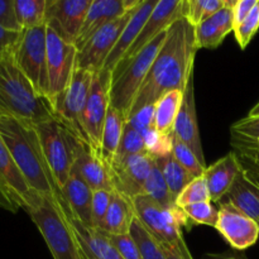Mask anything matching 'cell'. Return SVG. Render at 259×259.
<instances>
[{
    "label": "cell",
    "mask_w": 259,
    "mask_h": 259,
    "mask_svg": "<svg viewBox=\"0 0 259 259\" xmlns=\"http://www.w3.org/2000/svg\"><path fill=\"white\" fill-rule=\"evenodd\" d=\"M197 51L195 27L187 19L180 18L167 29L166 40L152 63L129 116L144 106L154 105L169 91H185L194 73Z\"/></svg>",
    "instance_id": "cell-1"
},
{
    "label": "cell",
    "mask_w": 259,
    "mask_h": 259,
    "mask_svg": "<svg viewBox=\"0 0 259 259\" xmlns=\"http://www.w3.org/2000/svg\"><path fill=\"white\" fill-rule=\"evenodd\" d=\"M34 125L10 116H0V137L29 189L37 194L62 200L61 190L46 161Z\"/></svg>",
    "instance_id": "cell-2"
},
{
    "label": "cell",
    "mask_w": 259,
    "mask_h": 259,
    "mask_svg": "<svg viewBox=\"0 0 259 259\" xmlns=\"http://www.w3.org/2000/svg\"><path fill=\"white\" fill-rule=\"evenodd\" d=\"M61 201L58 197L32 191L24 210L42 234L53 259H85Z\"/></svg>",
    "instance_id": "cell-3"
},
{
    "label": "cell",
    "mask_w": 259,
    "mask_h": 259,
    "mask_svg": "<svg viewBox=\"0 0 259 259\" xmlns=\"http://www.w3.org/2000/svg\"><path fill=\"white\" fill-rule=\"evenodd\" d=\"M0 116L38 124L55 116L48 101L19 70L14 56L0 61Z\"/></svg>",
    "instance_id": "cell-4"
},
{
    "label": "cell",
    "mask_w": 259,
    "mask_h": 259,
    "mask_svg": "<svg viewBox=\"0 0 259 259\" xmlns=\"http://www.w3.org/2000/svg\"><path fill=\"white\" fill-rule=\"evenodd\" d=\"M166 37L167 30L154 38L131 61L118 63L111 72L110 106L120 111L126 119Z\"/></svg>",
    "instance_id": "cell-5"
},
{
    "label": "cell",
    "mask_w": 259,
    "mask_h": 259,
    "mask_svg": "<svg viewBox=\"0 0 259 259\" xmlns=\"http://www.w3.org/2000/svg\"><path fill=\"white\" fill-rule=\"evenodd\" d=\"M40 146L46 161L50 166L56 184L62 189L75 166L81 146V141L65 123L56 116L35 124Z\"/></svg>",
    "instance_id": "cell-6"
},
{
    "label": "cell",
    "mask_w": 259,
    "mask_h": 259,
    "mask_svg": "<svg viewBox=\"0 0 259 259\" xmlns=\"http://www.w3.org/2000/svg\"><path fill=\"white\" fill-rule=\"evenodd\" d=\"M134 212L143 227L161 243L180 245L185 243L182 229L189 228V218L179 206L167 207L151 197L139 195L132 199Z\"/></svg>",
    "instance_id": "cell-7"
},
{
    "label": "cell",
    "mask_w": 259,
    "mask_h": 259,
    "mask_svg": "<svg viewBox=\"0 0 259 259\" xmlns=\"http://www.w3.org/2000/svg\"><path fill=\"white\" fill-rule=\"evenodd\" d=\"M47 25L24 29L14 53V61L19 70L29 80L38 95L47 96ZM47 100V99H46Z\"/></svg>",
    "instance_id": "cell-8"
},
{
    "label": "cell",
    "mask_w": 259,
    "mask_h": 259,
    "mask_svg": "<svg viewBox=\"0 0 259 259\" xmlns=\"http://www.w3.org/2000/svg\"><path fill=\"white\" fill-rule=\"evenodd\" d=\"M77 50L73 45L66 42L52 28L47 27V99L51 108L58 98L65 93L76 68ZM53 111V110H52Z\"/></svg>",
    "instance_id": "cell-9"
},
{
    "label": "cell",
    "mask_w": 259,
    "mask_h": 259,
    "mask_svg": "<svg viewBox=\"0 0 259 259\" xmlns=\"http://www.w3.org/2000/svg\"><path fill=\"white\" fill-rule=\"evenodd\" d=\"M111 72L101 70L94 75L86 105L81 116V126L86 143L99 153L104 124L110 108Z\"/></svg>",
    "instance_id": "cell-10"
},
{
    "label": "cell",
    "mask_w": 259,
    "mask_h": 259,
    "mask_svg": "<svg viewBox=\"0 0 259 259\" xmlns=\"http://www.w3.org/2000/svg\"><path fill=\"white\" fill-rule=\"evenodd\" d=\"M94 75L86 70L75 68L72 78L65 93L53 104L52 110L56 118L65 123L81 141L86 143L81 126V116L86 105Z\"/></svg>",
    "instance_id": "cell-11"
},
{
    "label": "cell",
    "mask_w": 259,
    "mask_h": 259,
    "mask_svg": "<svg viewBox=\"0 0 259 259\" xmlns=\"http://www.w3.org/2000/svg\"><path fill=\"white\" fill-rule=\"evenodd\" d=\"M134 9L129 10L120 18L104 25L88 40V43L77 52L76 68L86 70L93 75H96L103 70L109 55L115 47L125 25L128 24Z\"/></svg>",
    "instance_id": "cell-12"
},
{
    "label": "cell",
    "mask_w": 259,
    "mask_h": 259,
    "mask_svg": "<svg viewBox=\"0 0 259 259\" xmlns=\"http://www.w3.org/2000/svg\"><path fill=\"white\" fill-rule=\"evenodd\" d=\"M93 0H48L46 25L66 42L75 45Z\"/></svg>",
    "instance_id": "cell-13"
},
{
    "label": "cell",
    "mask_w": 259,
    "mask_h": 259,
    "mask_svg": "<svg viewBox=\"0 0 259 259\" xmlns=\"http://www.w3.org/2000/svg\"><path fill=\"white\" fill-rule=\"evenodd\" d=\"M215 229L237 250L252 247L259 238L258 223L228 201L219 204V220Z\"/></svg>",
    "instance_id": "cell-14"
},
{
    "label": "cell",
    "mask_w": 259,
    "mask_h": 259,
    "mask_svg": "<svg viewBox=\"0 0 259 259\" xmlns=\"http://www.w3.org/2000/svg\"><path fill=\"white\" fill-rule=\"evenodd\" d=\"M184 2L185 0H159L151 17L142 28L136 42L129 48L120 62H128L136 57L154 38L166 32L180 18H184Z\"/></svg>",
    "instance_id": "cell-15"
},
{
    "label": "cell",
    "mask_w": 259,
    "mask_h": 259,
    "mask_svg": "<svg viewBox=\"0 0 259 259\" xmlns=\"http://www.w3.org/2000/svg\"><path fill=\"white\" fill-rule=\"evenodd\" d=\"M154 166V158L148 153L128 157L121 163L111 167L114 190L128 199H134L143 192L144 184Z\"/></svg>",
    "instance_id": "cell-16"
},
{
    "label": "cell",
    "mask_w": 259,
    "mask_h": 259,
    "mask_svg": "<svg viewBox=\"0 0 259 259\" xmlns=\"http://www.w3.org/2000/svg\"><path fill=\"white\" fill-rule=\"evenodd\" d=\"M141 2L142 0H93L82 29L73 45L77 52L100 28L137 8Z\"/></svg>",
    "instance_id": "cell-17"
},
{
    "label": "cell",
    "mask_w": 259,
    "mask_h": 259,
    "mask_svg": "<svg viewBox=\"0 0 259 259\" xmlns=\"http://www.w3.org/2000/svg\"><path fill=\"white\" fill-rule=\"evenodd\" d=\"M174 136L177 137L180 141L184 142L186 146H189L194 151V153L196 154L197 158L200 159V162L205 164L204 149H202L199 125H197L194 73L190 77L186 89L184 91V101H182L181 109H180L176 123H175Z\"/></svg>",
    "instance_id": "cell-18"
},
{
    "label": "cell",
    "mask_w": 259,
    "mask_h": 259,
    "mask_svg": "<svg viewBox=\"0 0 259 259\" xmlns=\"http://www.w3.org/2000/svg\"><path fill=\"white\" fill-rule=\"evenodd\" d=\"M237 0H225V5L214 15L195 27L197 50H214L223 43L230 32H234V8Z\"/></svg>",
    "instance_id": "cell-19"
},
{
    "label": "cell",
    "mask_w": 259,
    "mask_h": 259,
    "mask_svg": "<svg viewBox=\"0 0 259 259\" xmlns=\"http://www.w3.org/2000/svg\"><path fill=\"white\" fill-rule=\"evenodd\" d=\"M61 204L63 209L67 210L83 225L91 228V205L94 191L75 168H72L70 177L61 189Z\"/></svg>",
    "instance_id": "cell-20"
},
{
    "label": "cell",
    "mask_w": 259,
    "mask_h": 259,
    "mask_svg": "<svg viewBox=\"0 0 259 259\" xmlns=\"http://www.w3.org/2000/svg\"><path fill=\"white\" fill-rule=\"evenodd\" d=\"M0 190L17 209L18 207L25 209L32 192L2 137H0Z\"/></svg>",
    "instance_id": "cell-21"
},
{
    "label": "cell",
    "mask_w": 259,
    "mask_h": 259,
    "mask_svg": "<svg viewBox=\"0 0 259 259\" xmlns=\"http://www.w3.org/2000/svg\"><path fill=\"white\" fill-rule=\"evenodd\" d=\"M70 224L72 225L73 232L77 237L80 243L81 250H82L83 258L85 259H124L119 253L118 248L111 242L108 233L101 229L89 228L73 218L67 210Z\"/></svg>",
    "instance_id": "cell-22"
},
{
    "label": "cell",
    "mask_w": 259,
    "mask_h": 259,
    "mask_svg": "<svg viewBox=\"0 0 259 259\" xmlns=\"http://www.w3.org/2000/svg\"><path fill=\"white\" fill-rule=\"evenodd\" d=\"M158 2L159 0H142L141 4L134 9L128 24L125 25L120 38H119V40L116 42L115 47H114V50L111 51V53L109 55L103 70L113 72L114 68L116 67V65L123 60V57L125 56V53L128 52L129 48H131L132 46H133V43L136 42L139 33H141L142 28L146 24L148 18L151 17L152 12L154 10L156 5L158 4Z\"/></svg>",
    "instance_id": "cell-23"
},
{
    "label": "cell",
    "mask_w": 259,
    "mask_h": 259,
    "mask_svg": "<svg viewBox=\"0 0 259 259\" xmlns=\"http://www.w3.org/2000/svg\"><path fill=\"white\" fill-rule=\"evenodd\" d=\"M242 168L240 159L235 152H230L214 164L206 167L204 179L209 187L211 202H219L227 196Z\"/></svg>",
    "instance_id": "cell-24"
},
{
    "label": "cell",
    "mask_w": 259,
    "mask_h": 259,
    "mask_svg": "<svg viewBox=\"0 0 259 259\" xmlns=\"http://www.w3.org/2000/svg\"><path fill=\"white\" fill-rule=\"evenodd\" d=\"M73 168L80 174L93 191L114 190L111 168L103 161L100 154L88 143H82Z\"/></svg>",
    "instance_id": "cell-25"
},
{
    "label": "cell",
    "mask_w": 259,
    "mask_h": 259,
    "mask_svg": "<svg viewBox=\"0 0 259 259\" xmlns=\"http://www.w3.org/2000/svg\"><path fill=\"white\" fill-rule=\"evenodd\" d=\"M227 197L229 204L259 224V181L247 169L242 168Z\"/></svg>",
    "instance_id": "cell-26"
},
{
    "label": "cell",
    "mask_w": 259,
    "mask_h": 259,
    "mask_svg": "<svg viewBox=\"0 0 259 259\" xmlns=\"http://www.w3.org/2000/svg\"><path fill=\"white\" fill-rule=\"evenodd\" d=\"M134 218L136 212L132 200L114 190L101 230L110 235L129 234Z\"/></svg>",
    "instance_id": "cell-27"
},
{
    "label": "cell",
    "mask_w": 259,
    "mask_h": 259,
    "mask_svg": "<svg viewBox=\"0 0 259 259\" xmlns=\"http://www.w3.org/2000/svg\"><path fill=\"white\" fill-rule=\"evenodd\" d=\"M125 124V116L120 111L110 106L108 115H106L105 124H104L100 149H99V154L103 158V161L106 162L110 167L113 166L114 159H115L116 153H118Z\"/></svg>",
    "instance_id": "cell-28"
},
{
    "label": "cell",
    "mask_w": 259,
    "mask_h": 259,
    "mask_svg": "<svg viewBox=\"0 0 259 259\" xmlns=\"http://www.w3.org/2000/svg\"><path fill=\"white\" fill-rule=\"evenodd\" d=\"M184 101V91L174 90L164 94L156 104L154 126L162 134L174 133L175 123Z\"/></svg>",
    "instance_id": "cell-29"
},
{
    "label": "cell",
    "mask_w": 259,
    "mask_h": 259,
    "mask_svg": "<svg viewBox=\"0 0 259 259\" xmlns=\"http://www.w3.org/2000/svg\"><path fill=\"white\" fill-rule=\"evenodd\" d=\"M158 166L161 167L162 174H163L164 180L167 182V186H168L169 192H171V196L174 199L175 204H176V200L179 197V195L181 194L182 190L192 181V177L187 174L186 169L179 163V162L175 159V157L171 154L163 157V158L156 159Z\"/></svg>",
    "instance_id": "cell-30"
},
{
    "label": "cell",
    "mask_w": 259,
    "mask_h": 259,
    "mask_svg": "<svg viewBox=\"0 0 259 259\" xmlns=\"http://www.w3.org/2000/svg\"><path fill=\"white\" fill-rule=\"evenodd\" d=\"M48 0H14L15 15L22 30L46 24Z\"/></svg>",
    "instance_id": "cell-31"
},
{
    "label": "cell",
    "mask_w": 259,
    "mask_h": 259,
    "mask_svg": "<svg viewBox=\"0 0 259 259\" xmlns=\"http://www.w3.org/2000/svg\"><path fill=\"white\" fill-rule=\"evenodd\" d=\"M129 234L136 242L143 259H167L158 240L143 227L138 218H134Z\"/></svg>",
    "instance_id": "cell-32"
},
{
    "label": "cell",
    "mask_w": 259,
    "mask_h": 259,
    "mask_svg": "<svg viewBox=\"0 0 259 259\" xmlns=\"http://www.w3.org/2000/svg\"><path fill=\"white\" fill-rule=\"evenodd\" d=\"M232 146L235 148H252L259 147V116L237 121L230 128Z\"/></svg>",
    "instance_id": "cell-33"
},
{
    "label": "cell",
    "mask_w": 259,
    "mask_h": 259,
    "mask_svg": "<svg viewBox=\"0 0 259 259\" xmlns=\"http://www.w3.org/2000/svg\"><path fill=\"white\" fill-rule=\"evenodd\" d=\"M142 195L151 197L152 200L159 202L163 206L171 207L176 205L174 199H172L171 192H169L168 186H167V182L164 180L163 174H162L161 167L158 166L156 159H154L153 168H152L151 174H149L148 179L144 184Z\"/></svg>",
    "instance_id": "cell-34"
},
{
    "label": "cell",
    "mask_w": 259,
    "mask_h": 259,
    "mask_svg": "<svg viewBox=\"0 0 259 259\" xmlns=\"http://www.w3.org/2000/svg\"><path fill=\"white\" fill-rule=\"evenodd\" d=\"M225 5V0H185L184 18L190 24L197 27L219 12Z\"/></svg>",
    "instance_id": "cell-35"
},
{
    "label": "cell",
    "mask_w": 259,
    "mask_h": 259,
    "mask_svg": "<svg viewBox=\"0 0 259 259\" xmlns=\"http://www.w3.org/2000/svg\"><path fill=\"white\" fill-rule=\"evenodd\" d=\"M141 153H146V146H144L143 136L126 121L125 128H124L123 132V137H121L120 141V146H119L118 153H116L115 159H114L113 166L121 163V162H123L124 159L128 158V157L136 156V154Z\"/></svg>",
    "instance_id": "cell-36"
},
{
    "label": "cell",
    "mask_w": 259,
    "mask_h": 259,
    "mask_svg": "<svg viewBox=\"0 0 259 259\" xmlns=\"http://www.w3.org/2000/svg\"><path fill=\"white\" fill-rule=\"evenodd\" d=\"M172 156L175 157L177 162L184 167L187 171V174L192 177V179H197V177L204 176V172L206 169V166L200 162L196 154L194 153L189 146L180 141L177 137L174 136V144H172Z\"/></svg>",
    "instance_id": "cell-37"
},
{
    "label": "cell",
    "mask_w": 259,
    "mask_h": 259,
    "mask_svg": "<svg viewBox=\"0 0 259 259\" xmlns=\"http://www.w3.org/2000/svg\"><path fill=\"white\" fill-rule=\"evenodd\" d=\"M146 146V153L153 157L154 159L163 158L172 153V144H174V133L162 134L156 129V126L147 129L142 133Z\"/></svg>",
    "instance_id": "cell-38"
},
{
    "label": "cell",
    "mask_w": 259,
    "mask_h": 259,
    "mask_svg": "<svg viewBox=\"0 0 259 259\" xmlns=\"http://www.w3.org/2000/svg\"><path fill=\"white\" fill-rule=\"evenodd\" d=\"M200 202H211L209 187H207L204 176L194 179L182 190L176 200V206L184 209L189 205L200 204Z\"/></svg>",
    "instance_id": "cell-39"
},
{
    "label": "cell",
    "mask_w": 259,
    "mask_h": 259,
    "mask_svg": "<svg viewBox=\"0 0 259 259\" xmlns=\"http://www.w3.org/2000/svg\"><path fill=\"white\" fill-rule=\"evenodd\" d=\"M184 211L189 220L194 222L195 224L217 228L218 220H219V209H217L211 202L189 205L184 207Z\"/></svg>",
    "instance_id": "cell-40"
},
{
    "label": "cell",
    "mask_w": 259,
    "mask_h": 259,
    "mask_svg": "<svg viewBox=\"0 0 259 259\" xmlns=\"http://www.w3.org/2000/svg\"><path fill=\"white\" fill-rule=\"evenodd\" d=\"M259 30V0L255 3L254 8L249 13L247 18L240 23L238 27L234 28V35L238 45L242 50H244L250 40L253 39Z\"/></svg>",
    "instance_id": "cell-41"
},
{
    "label": "cell",
    "mask_w": 259,
    "mask_h": 259,
    "mask_svg": "<svg viewBox=\"0 0 259 259\" xmlns=\"http://www.w3.org/2000/svg\"><path fill=\"white\" fill-rule=\"evenodd\" d=\"M114 190H98L94 191L93 205H91V228L101 229L105 220L109 205L111 202Z\"/></svg>",
    "instance_id": "cell-42"
},
{
    "label": "cell",
    "mask_w": 259,
    "mask_h": 259,
    "mask_svg": "<svg viewBox=\"0 0 259 259\" xmlns=\"http://www.w3.org/2000/svg\"><path fill=\"white\" fill-rule=\"evenodd\" d=\"M22 32L5 29L0 25V61L13 57L22 38Z\"/></svg>",
    "instance_id": "cell-43"
},
{
    "label": "cell",
    "mask_w": 259,
    "mask_h": 259,
    "mask_svg": "<svg viewBox=\"0 0 259 259\" xmlns=\"http://www.w3.org/2000/svg\"><path fill=\"white\" fill-rule=\"evenodd\" d=\"M154 114H156V108L154 105H148L142 108L137 113L132 114L128 118V123L133 126L134 129L143 133L147 129L154 126Z\"/></svg>",
    "instance_id": "cell-44"
},
{
    "label": "cell",
    "mask_w": 259,
    "mask_h": 259,
    "mask_svg": "<svg viewBox=\"0 0 259 259\" xmlns=\"http://www.w3.org/2000/svg\"><path fill=\"white\" fill-rule=\"evenodd\" d=\"M111 242L114 243L116 248H118L119 253L124 259H143L142 258L141 252H139L138 247H137L136 242L131 234L125 235H110Z\"/></svg>",
    "instance_id": "cell-45"
},
{
    "label": "cell",
    "mask_w": 259,
    "mask_h": 259,
    "mask_svg": "<svg viewBox=\"0 0 259 259\" xmlns=\"http://www.w3.org/2000/svg\"><path fill=\"white\" fill-rule=\"evenodd\" d=\"M243 168L247 169L250 175L259 181V147L252 148H235Z\"/></svg>",
    "instance_id": "cell-46"
},
{
    "label": "cell",
    "mask_w": 259,
    "mask_h": 259,
    "mask_svg": "<svg viewBox=\"0 0 259 259\" xmlns=\"http://www.w3.org/2000/svg\"><path fill=\"white\" fill-rule=\"evenodd\" d=\"M0 25L14 32L22 30L15 15L14 0H0Z\"/></svg>",
    "instance_id": "cell-47"
},
{
    "label": "cell",
    "mask_w": 259,
    "mask_h": 259,
    "mask_svg": "<svg viewBox=\"0 0 259 259\" xmlns=\"http://www.w3.org/2000/svg\"><path fill=\"white\" fill-rule=\"evenodd\" d=\"M159 244H161L167 259H194L189 248H187L186 243H182L180 245H172L168 244V243L159 242Z\"/></svg>",
    "instance_id": "cell-48"
},
{
    "label": "cell",
    "mask_w": 259,
    "mask_h": 259,
    "mask_svg": "<svg viewBox=\"0 0 259 259\" xmlns=\"http://www.w3.org/2000/svg\"><path fill=\"white\" fill-rule=\"evenodd\" d=\"M257 0H237L233 12H234V28L238 27L245 18L249 15L252 9L254 8Z\"/></svg>",
    "instance_id": "cell-49"
},
{
    "label": "cell",
    "mask_w": 259,
    "mask_h": 259,
    "mask_svg": "<svg viewBox=\"0 0 259 259\" xmlns=\"http://www.w3.org/2000/svg\"><path fill=\"white\" fill-rule=\"evenodd\" d=\"M204 259H248L243 253H207Z\"/></svg>",
    "instance_id": "cell-50"
},
{
    "label": "cell",
    "mask_w": 259,
    "mask_h": 259,
    "mask_svg": "<svg viewBox=\"0 0 259 259\" xmlns=\"http://www.w3.org/2000/svg\"><path fill=\"white\" fill-rule=\"evenodd\" d=\"M247 116L248 118H257V116H259V101L254 106H253L252 109H250V111L248 113Z\"/></svg>",
    "instance_id": "cell-51"
},
{
    "label": "cell",
    "mask_w": 259,
    "mask_h": 259,
    "mask_svg": "<svg viewBox=\"0 0 259 259\" xmlns=\"http://www.w3.org/2000/svg\"><path fill=\"white\" fill-rule=\"evenodd\" d=\"M0 191H2V190H0ZM5 197H7V196H5ZM7 199H8V197H7ZM8 200H9V199H8ZM9 201H10V200H9Z\"/></svg>",
    "instance_id": "cell-52"
}]
</instances>
